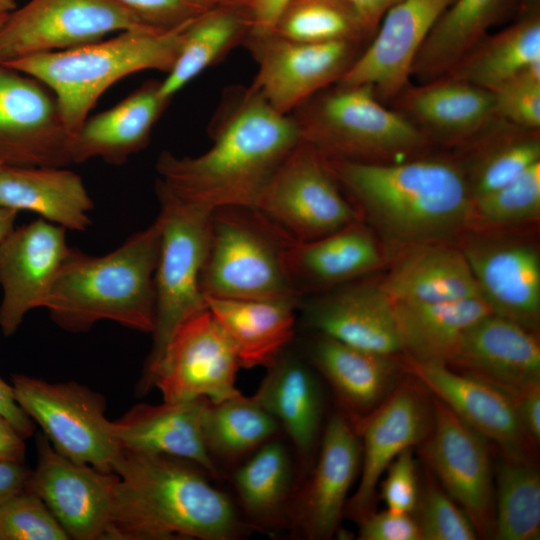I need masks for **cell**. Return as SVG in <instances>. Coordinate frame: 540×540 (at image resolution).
I'll return each instance as SVG.
<instances>
[{
	"label": "cell",
	"mask_w": 540,
	"mask_h": 540,
	"mask_svg": "<svg viewBox=\"0 0 540 540\" xmlns=\"http://www.w3.org/2000/svg\"><path fill=\"white\" fill-rule=\"evenodd\" d=\"M15 0H0V15L9 14L15 9Z\"/></svg>",
	"instance_id": "obj_58"
},
{
	"label": "cell",
	"mask_w": 540,
	"mask_h": 540,
	"mask_svg": "<svg viewBox=\"0 0 540 540\" xmlns=\"http://www.w3.org/2000/svg\"><path fill=\"white\" fill-rule=\"evenodd\" d=\"M521 8L524 14L536 11L540 0H521Z\"/></svg>",
	"instance_id": "obj_57"
},
{
	"label": "cell",
	"mask_w": 540,
	"mask_h": 540,
	"mask_svg": "<svg viewBox=\"0 0 540 540\" xmlns=\"http://www.w3.org/2000/svg\"><path fill=\"white\" fill-rule=\"evenodd\" d=\"M3 165H4V164L0 161V170H1V168L3 167Z\"/></svg>",
	"instance_id": "obj_61"
},
{
	"label": "cell",
	"mask_w": 540,
	"mask_h": 540,
	"mask_svg": "<svg viewBox=\"0 0 540 540\" xmlns=\"http://www.w3.org/2000/svg\"><path fill=\"white\" fill-rule=\"evenodd\" d=\"M359 524L360 540H422L420 527L413 513L389 509L372 511Z\"/></svg>",
	"instance_id": "obj_49"
},
{
	"label": "cell",
	"mask_w": 540,
	"mask_h": 540,
	"mask_svg": "<svg viewBox=\"0 0 540 540\" xmlns=\"http://www.w3.org/2000/svg\"><path fill=\"white\" fill-rule=\"evenodd\" d=\"M139 28L150 27L116 0H29L0 28V64Z\"/></svg>",
	"instance_id": "obj_12"
},
{
	"label": "cell",
	"mask_w": 540,
	"mask_h": 540,
	"mask_svg": "<svg viewBox=\"0 0 540 540\" xmlns=\"http://www.w3.org/2000/svg\"><path fill=\"white\" fill-rule=\"evenodd\" d=\"M250 32L247 7L216 5L192 20L174 66L160 82L159 92L172 97L210 66L245 41Z\"/></svg>",
	"instance_id": "obj_37"
},
{
	"label": "cell",
	"mask_w": 540,
	"mask_h": 540,
	"mask_svg": "<svg viewBox=\"0 0 540 540\" xmlns=\"http://www.w3.org/2000/svg\"><path fill=\"white\" fill-rule=\"evenodd\" d=\"M160 238L156 218L105 255L91 256L72 248L44 305L51 319L71 332L109 320L151 333Z\"/></svg>",
	"instance_id": "obj_4"
},
{
	"label": "cell",
	"mask_w": 540,
	"mask_h": 540,
	"mask_svg": "<svg viewBox=\"0 0 540 540\" xmlns=\"http://www.w3.org/2000/svg\"><path fill=\"white\" fill-rule=\"evenodd\" d=\"M513 393L540 383L538 333L490 313L461 336L448 364Z\"/></svg>",
	"instance_id": "obj_25"
},
{
	"label": "cell",
	"mask_w": 540,
	"mask_h": 540,
	"mask_svg": "<svg viewBox=\"0 0 540 540\" xmlns=\"http://www.w3.org/2000/svg\"><path fill=\"white\" fill-rule=\"evenodd\" d=\"M0 206L30 211L66 230L83 232L91 225L94 204L82 178L65 167L3 165Z\"/></svg>",
	"instance_id": "obj_31"
},
{
	"label": "cell",
	"mask_w": 540,
	"mask_h": 540,
	"mask_svg": "<svg viewBox=\"0 0 540 540\" xmlns=\"http://www.w3.org/2000/svg\"><path fill=\"white\" fill-rule=\"evenodd\" d=\"M72 251L66 229L38 218L0 240V329L13 335L25 315L44 308L52 285Z\"/></svg>",
	"instance_id": "obj_21"
},
{
	"label": "cell",
	"mask_w": 540,
	"mask_h": 540,
	"mask_svg": "<svg viewBox=\"0 0 540 540\" xmlns=\"http://www.w3.org/2000/svg\"><path fill=\"white\" fill-rule=\"evenodd\" d=\"M113 472V540H233L252 531L197 465L122 449Z\"/></svg>",
	"instance_id": "obj_3"
},
{
	"label": "cell",
	"mask_w": 540,
	"mask_h": 540,
	"mask_svg": "<svg viewBox=\"0 0 540 540\" xmlns=\"http://www.w3.org/2000/svg\"><path fill=\"white\" fill-rule=\"evenodd\" d=\"M115 481L114 472L73 461L40 438L28 489L44 501L70 539L111 540Z\"/></svg>",
	"instance_id": "obj_19"
},
{
	"label": "cell",
	"mask_w": 540,
	"mask_h": 540,
	"mask_svg": "<svg viewBox=\"0 0 540 540\" xmlns=\"http://www.w3.org/2000/svg\"><path fill=\"white\" fill-rule=\"evenodd\" d=\"M243 518L252 530L287 529L288 511L296 489L289 449L277 437L264 443L232 475Z\"/></svg>",
	"instance_id": "obj_34"
},
{
	"label": "cell",
	"mask_w": 540,
	"mask_h": 540,
	"mask_svg": "<svg viewBox=\"0 0 540 540\" xmlns=\"http://www.w3.org/2000/svg\"><path fill=\"white\" fill-rule=\"evenodd\" d=\"M306 326L347 345L395 356L402 352L392 303L379 280L353 281L302 306Z\"/></svg>",
	"instance_id": "obj_24"
},
{
	"label": "cell",
	"mask_w": 540,
	"mask_h": 540,
	"mask_svg": "<svg viewBox=\"0 0 540 540\" xmlns=\"http://www.w3.org/2000/svg\"><path fill=\"white\" fill-rule=\"evenodd\" d=\"M391 303L402 352L420 362L448 364L463 333L492 313L482 297L442 303Z\"/></svg>",
	"instance_id": "obj_35"
},
{
	"label": "cell",
	"mask_w": 540,
	"mask_h": 540,
	"mask_svg": "<svg viewBox=\"0 0 540 540\" xmlns=\"http://www.w3.org/2000/svg\"><path fill=\"white\" fill-rule=\"evenodd\" d=\"M491 312L538 333L540 252L502 230H470L457 243Z\"/></svg>",
	"instance_id": "obj_13"
},
{
	"label": "cell",
	"mask_w": 540,
	"mask_h": 540,
	"mask_svg": "<svg viewBox=\"0 0 540 540\" xmlns=\"http://www.w3.org/2000/svg\"><path fill=\"white\" fill-rule=\"evenodd\" d=\"M432 422V396L408 374L373 411L354 425L361 437L360 480L344 513L360 522L374 511L376 488L385 470L402 451L423 442Z\"/></svg>",
	"instance_id": "obj_15"
},
{
	"label": "cell",
	"mask_w": 540,
	"mask_h": 540,
	"mask_svg": "<svg viewBox=\"0 0 540 540\" xmlns=\"http://www.w3.org/2000/svg\"><path fill=\"white\" fill-rule=\"evenodd\" d=\"M385 473L381 483V496L386 508L395 512L414 513L421 487L412 448L397 455Z\"/></svg>",
	"instance_id": "obj_48"
},
{
	"label": "cell",
	"mask_w": 540,
	"mask_h": 540,
	"mask_svg": "<svg viewBox=\"0 0 540 540\" xmlns=\"http://www.w3.org/2000/svg\"><path fill=\"white\" fill-rule=\"evenodd\" d=\"M148 81L114 107L87 118L71 138L72 163L101 158L120 165L147 146L154 125L171 100Z\"/></svg>",
	"instance_id": "obj_30"
},
{
	"label": "cell",
	"mask_w": 540,
	"mask_h": 540,
	"mask_svg": "<svg viewBox=\"0 0 540 540\" xmlns=\"http://www.w3.org/2000/svg\"><path fill=\"white\" fill-rule=\"evenodd\" d=\"M540 216V162L518 178L473 199L471 230H504Z\"/></svg>",
	"instance_id": "obj_43"
},
{
	"label": "cell",
	"mask_w": 540,
	"mask_h": 540,
	"mask_svg": "<svg viewBox=\"0 0 540 540\" xmlns=\"http://www.w3.org/2000/svg\"><path fill=\"white\" fill-rule=\"evenodd\" d=\"M271 35L307 43H361L368 36L355 12L341 0H292Z\"/></svg>",
	"instance_id": "obj_41"
},
{
	"label": "cell",
	"mask_w": 540,
	"mask_h": 540,
	"mask_svg": "<svg viewBox=\"0 0 540 540\" xmlns=\"http://www.w3.org/2000/svg\"><path fill=\"white\" fill-rule=\"evenodd\" d=\"M0 414L3 415L24 437L32 435L34 425L32 419L17 403L12 385L0 377Z\"/></svg>",
	"instance_id": "obj_52"
},
{
	"label": "cell",
	"mask_w": 540,
	"mask_h": 540,
	"mask_svg": "<svg viewBox=\"0 0 540 540\" xmlns=\"http://www.w3.org/2000/svg\"><path fill=\"white\" fill-rule=\"evenodd\" d=\"M318 448L308 479L296 487L288 511L287 529L309 540L331 539L339 530L361 466L360 437L342 412L330 417Z\"/></svg>",
	"instance_id": "obj_17"
},
{
	"label": "cell",
	"mask_w": 540,
	"mask_h": 540,
	"mask_svg": "<svg viewBox=\"0 0 540 540\" xmlns=\"http://www.w3.org/2000/svg\"><path fill=\"white\" fill-rule=\"evenodd\" d=\"M360 43H307L270 35L246 46L258 63L250 85L275 110L288 115L337 83L358 55Z\"/></svg>",
	"instance_id": "obj_18"
},
{
	"label": "cell",
	"mask_w": 540,
	"mask_h": 540,
	"mask_svg": "<svg viewBox=\"0 0 540 540\" xmlns=\"http://www.w3.org/2000/svg\"><path fill=\"white\" fill-rule=\"evenodd\" d=\"M190 22L168 31H122L109 39L33 54L2 65L38 80L53 93L73 137L99 97L115 82L143 70L169 73Z\"/></svg>",
	"instance_id": "obj_5"
},
{
	"label": "cell",
	"mask_w": 540,
	"mask_h": 540,
	"mask_svg": "<svg viewBox=\"0 0 540 540\" xmlns=\"http://www.w3.org/2000/svg\"><path fill=\"white\" fill-rule=\"evenodd\" d=\"M291 2L292 0H251L247 7L250 16V32L245 45L270 36L282 13Z\"/></svg>",
	"instance_id": "obj_50"
},
{
	"label": "cell",
	"mask_w": 540,
	"mask_h": 540,
	"mask_svg": "<svg viewBox=\"0 0 540 540\" xmlns=\"http://www.w3.org/2000/svg\"><path fill=\"white\" fill-rule=\"evenodd\" d=\"M31 472L23 463L0 461V504L28 489Z\"/></svg>",
	"instance_id": "obj_53"
},
{
	"label": "cell",
	"mask_w": 540,
	"mask_h": 540,
	"mask_svg": "<svg viewBox=\"0 0 540 540\" xmlns=\"http://www.w3.org/2000/svg\"><path fill=\"white\" fill-rule=\"evenodd\" d=\"M7 16H8V14H1L0 15V28L3 25V23L5 22Z\"/></svg>",
	"instance_id": "obj_60"
},
{
	"label": "cell",
	"mask_w": 540,
	"mask_h": 540,
	"mask_svg": "<svg viewBox=\"0 0 540 540\" xmlns=\"http://www.w3.org/2000/svg\"><path fill=\"white\" fill-rule=\"evenodd\" d=\"M391 302L442 303L481 297L470 266L457 244L428 243L396 252L379 280Z\"/></svg>",
	"instance_id": "obj_28"
},
{
	"label": "cell",
	"mask_w": 540,
	"mask_h": 540,
	"mask_svg": "<svg viewBox=\"0 0 540 540\" xmlns=\"http://www.w3.org/2000/svg\"><path fill=\"white\" fill-rule=\"evenodd\" d=\"M384 247L359 218L326 236L292 239L283 251V266L295 294L332 290L380 269Z\"/></svg>",
	"instance_id": "obj_23"
},
{
	"label": "cell",
	"mask_w": 540,
	"mask_h": 540,
	"mask_svg": "<svg viewBox=\"0 0 540 540\" xmlns=\"http://www.w3.org/2000/svg\"><path fill=\"white\" fill-rule=\"evenodd\" d=\"M161 238L155 271L153 344L142 379L159 362L177 327L207 309L201 274L207 257L212 212L185 203L156 183Z\"/></svg>",
	"instance_id": "obj_8"
},
{
	"label": "cell",
	"mask_w": 540,
	"mask_h": 540,
	"mask_svg": "<svg viewBox=\"0 0 540 540\" xmlns=\"http://www.w3.org/2000/svg\"><path fill=\"white\" fill-rule=\"evenodd\" d=\"M402 369L469 427L499 446L505 457L530 460L535 445L510 392L444 363L420 362L406 356Z\"/></svg>",
	"instance_id": "obj_20"
},
{
	"label": "cell",
	"mask_w": 540,
	"mask_h": 540,
	"mask_svg": "<svg viewBox=\"0 0 540 540\" xmlns=\"http://www.w3.org/2000/svg\"><path fill=\"white\" fill-rule=\"evenodd\" d=\"M205 300L231 340L241 368H267L294 339L296 309L301 301L215 297Z\"/></svg>",
	"instance_id": "obj_32"
},
{
	"label": "cell",
	"mask_w": 540,
	"mask_h": 540,
	"mask_svg": "<svg viewBox=\"0 0 540 540\" xmlns=\"http://www.w3.org/2000/svg\"><path fill=\"white\" fill-rule=\"evenodd\" d=\"M309 362L327 380L353 426L396 386L399 367L394 356L358 349L322 334L309 347Z\"/></svg>",
	"instance_id": "obj_29"
},
{
	"label": "cell",
	"mask_w": 540,
	"mask_h": 540,
	"mask_svg": "<svg viewBox=\"0 0 540 540\" xmlns=\"http://www.w3.org/2000/svg\"><path fill=\"white\" fill-rule=\"evenodd\" d=\"M212 145L195 157L163 151L157 183L179 200L213 212L254 208L276 169L301 141L292 117L275 110L250 85L233 86L209 125Z\"/></svg>",
	"instance_id": "obj_1"
},
{
	"label": "cell",
	"mask_w": 540,
	"mask_h": 540,
	"mask_svg": "<svg viewBox=\"0 0 540 540\" xmlns=\"http://www.w3.org/2000/svg\"><path fill=\"white\" fill-rule=\"evenodd\" d=\"M357 15L368 35L379 26L386 12L401 0H341Z\"/></svg>",
	"instance_id": "obj_54"
},
{
	"label": "cell",
	"mask_w": 540,
	"mask_h": 540,
	"mask_svg": "<svg viewBox=\"0 0 540 540\" xmlns=\"http://www.w3.org/2000/svg\"><path fill=\"white\" fill-rule=\"evenodd\" d=\"M44 501L26 489L0 504V540H67Z\"/></svg>",
	"instance_id": "obj_45"
},
{
	"label": "cell",
	"mask_w": 540,
	"mask_h": 540,
	"mask_svg": "<svg viewBox=\"0 0 540 540\" xmlns=\"http://www.w3.org/2000/svg\"><path fill=\"white\" fill-rule=\"evenodd\" d=\"M210 401L205 398L159 405L140 403L112 421V431L124 450L161 454L187 460L210 477L220 471L205 439V418Z\"/></svg>",
	"instance_id": "obj_26"
},
{
	"label": "cell",
	"mask_w": 540,
	"mask_h": 540,
	"mask_svg": "<svg viewBox=\"0 0 540 540\" xmlns=\"http://www.w3.org/2000/svg\"><path fill=\"white\" fill-rule=\"evenodd\" d=\"M208 451L217 460L235 463L275 438L281 427L254 398L242 393L219 403H209L205 418Z\"/></svg>",
	"instance_id": "obj_39"
},
{
	"label": "cell",
	"mask_w": 540,
	"mask_h": 540,
	"mask_svg": "<svg viewBox=\"0 0 540 540\" xmlns=\"http://www.w3.org/2000/svg\"><path fill=\"white\" fill-rule=\"evenodd\" d=\"M240 368L231 340L207 308L177 327L139 391L156 387L165 402L219 403L241 394L235 385Z\"/></svg>",
	"instance_id": "obj_11"
},
{
	"label": "cell",
	"mask_w": 540,
	"mask_h": 540,
	"mask_svg": "<svg viewBox=\"0 0 540 540\" xmlns=\"http://www.w3.org/2000/svg\"><path fill=\"white\" fill-rule=\"evenodd\" d=\"M254 398L290 439L301 467L309 470L319 447L324 399L312 368L287 348L270 366Z\"/></svg>",
	"instance_id": "obj_27"
},
{
	"label": "cell",
	"mask_w": 540,
	"mask_h": 540,
	"mask_svg": "<svg viewBox=\"0 0 540 540\" xmlns=\"http://www.w3.org/2000/svg\"><path fill=\"white\" fill-rule=\"evenodd\" d=\"M538 60L540 16L536 10L498 33L483 37L446 76L493 91Z\"/></svg>",
	"instance_id": "obj_38"
},
{
	"label": "cell",
	"mask_w": 540,
	"mask_h": 540,
	"mask_svg": "<svg viewBox=\"0 0 540 540\" xmlns=\"http://www.w3.org/2000/svg\"><path fill=\"white\" fill-rule=\"evenodd\" d=\"M292 239L255 208L214 210L201 274L204 296L301 301L283 266V251Z\"/></svg>",
	"instance_id": "obj_7"
},
{
	"label": "cell",
	"mask_w": 540,
	"mask_h": 540,
	"mask_svg": "<svg viewBox=\"0 0 540 540\" xmlns=\"http://www.w3.org/2000/svg\"><path fill=\"white\" fill-rule=\"evenodd\" d=\"M220 5L248 7L251 0H216Z\"/></svg>",
	"instance_id": "obj_59"
},
{
	"label": "cell",
	"mask_w": 540,
	"mask_h": 540,
	"mask_svg": "<svg viewBox=\"0 0 540 540\" xmlns=\"http://www.w3.org/2000/svg\"><path fill=\"white\" fill-rule=\"evenodd\" d=\"M289 115L300 140L328 159L391 162L419 152L427 143L426 134L384 107L369 85L325 88Z\"/></svg>",
	"instance_id": "obj_6"
},
{
	"label": "cell",
	"mask_w": 540,
	"mask_h": 540,
	"mask_svg": "<svg viewBox=\"0 0 540 540\" xmlns=\"http://www.w3.org/2000/svg\"><path fill=\"white\" fill-rule=\"evenodd\" d=\"M405 92V110L421 131L448 142L472 138L497 118L493 93L464 80L446 76Z\"/></svg>",
	"instance_id": "obj_33"
},
{
	"label": "cell",
	"mask_w": 540,
	"mask_h": 540,
	"mask_svg": "<svg viewBox=\"0 0 540 540\" xmlns=\"http://www.w3.org/2000/svg\"><path fill=\"white\" fill-rule=\"evenodd\" d=\"M144 25L161 31L178 28L218 4L216 0H116Z\"/></svg>",
	"instance_id": "obj_47"
},
{
	"label": "cell",
	"mask_w": 540,
	"mask_h": 540,
	"mask_svg": "<svg viewBox=\"0 0 540 540\" xmlns=\"http://www.w3.org/2000/svg\"><path fill=\"white\" fill-rule=\"evenodd\" d=\"M432 404V427L420 444L421 455L478 536L489 538L494 531V488L486 439L434 396Z\"/></svg>",
	"instance_id": "obj_14"
},
{
	"label": "cell",
	"mask_w": 540,
	"mask_h": 540,
	"mask_svg": "<svg viewBox=\"0 0 540 540\" xmlns=\"http://www.w3.org/2000/svg\"><path fill=\"white\" fill-rule=\"evenodd\" d=\"M453 1H399L386 12L373 41L336 84L369 85L385 98L400 94L407 87L419 49Z\"/></svg>",
	"instance_id": "obj_22"
},
{
	"label": "cell",
	"mask_w": 540,
	"mask_h": 540,
	"mask_svg": "<svg viewBox=\"0 0 540 540\" xmlns=\"http://www.w3.org/2000/svg\"><path fill=\"white\" fill-rule=\"evenodd\" d=\"M71 135L53 93L0 64V161L9 166L66 167Z\"/></svg>",
	"instance_id": "obj_16"
},
{
	"label": "cell",
	"mask_w": 540,
	"mask_h": 540,
	"mask_svg": "<svg viewBox=\"0 0 540 540\" xmlns=\"http://www.w3.org/2000/svg\"><path fill=\"white\" fill-rule=\"evenodd\" d=\"M540 162V139L534 130L517 127L493 141L467 174L473 199L518 178Z\"/></svg>",
	"instance_id": "obj_42"
},
{
	"label": "cell",
	"mask_w": 540,
	"mask_h": 540,
	"mask_svg": "<svg viewBox=\"0 0 540 540\" xmlns=\"http://www.w3.org/2000/svg\"><path fill=\"white\" fill-rule=\"evenodd\" d=\"M12 387L17 403L59 453L113 472L122 448L100 394L78 383H50L21 374L13 376Z\"/></svg>",
	"instance_id": "obj_9"
},
{
	"label": "cell",
	"mask_w": 540,
	"mask_h": 540,
	"mask_svg": "<svg viewBox=\"0 0 540 540\" xmlns=\"http://www.w3.org/2000/svg\"><path fill=\"white\" fill-rule=\"evenodd\" d=\"M24 437L0 414V461L23 463Z\"/></svg>",
	"instance_id": "obj_55"
},
{
	"label": "cell",
	"mask_w": 540,
	"mask_h": 540,
	"mask_svg": "<svg viewBox=\"0 0 540 540\" xmlns=\"http://www.w3.org/2000/svg\"><path fill=\"white\" fill-rule=\"evenodd\" d=\"M496 116L516 127H540V60L491 91Z\"/></svg>",
	"instance_id": "obj_46"
},
{
	"label": "cell",
	"mask_w": 540,
	"mask_h": 540,
	"mask_svg": "<svg viewBox=\"0 0 540 540\" xmlns=\"http://www.w3.org/2000/svg\"><path fill=\"white\" fill-rule=\"evenodd\" d=\"M510 0H454L421 48L411 76L427 83L446 76L500 18Z\"/></svg>",
	"instance_id": "obj_36"
},
{
	"label": "cell",
	"mask_w": 540,
	"mask_h": 540,
	"mask_svg": "<svg viewBox=\"0 0 540 540\" xmlns=\"http://www.w3.org/2000/svg\"><path fill=\"white\" fill-rule=\"evenodd\" d=\"M17 211L0 206V240L7 236L15 227Z\"/></svg>",
	"instance_id": "obj_56"
},
{
	"label": "cell",
	"mask_w": 540,
	"mask_h": 540,
	"mask_svg": "<svg viewBox=\"0 0 540 540\" xmlns=\"http://www.w3.org/2000/svg\"><path fill=\"white\" fill-rule=\"evenodd\" d=\"M493 537L540 538V474L530 460L505 457L497 471Z\"/></svg>",
	"instance_id": "obj_40"
},
{
	"label": "cell",
	"mask_w": 540,
	"mask_h": 540,
	"mask_svg": "<svg viewBox=\"0 0 540 540\" xmlns=\"http://www.w3.org/2000/svg\"><path fill=\"white\" fill-rule=\"evenodd\" d=\"M524 429L536 446L540 441V383L511 393Z\"/></svg>",
	"instance_id": "obj_51"
},
{
	"label": "cell",
	"mask_w": 540,
	"mask_h": 540,
	"mask_svg": "<svg viewBox=\"0 0 540 540\" xmlns=\"http://www.w3.org/2000/svg\"><path fill=\"white\" fill-rule=\"evenodd\" d=\"M420 490L417 522L422 540H475L478 533L463 509L427 473Z\"/></svg>",
	"instance_id": "obj_44"
},
{
	"label": "cell",
	"mask_w": 540,
	"mask_h": 540,
	"mask_svg": "<svg viewBox=\"0 0 540 540\" xmlns=\"http://www.w3.org/2000/svg\"><path fill=\"white\" fill-rule=\"evenodd\" d=\"M254 208L296 241L326 236L360 218L324 156L303 141L276 169Z\"/></svg>",
	"instance_id": "obj_10"
},
{
	"label": "cell",
	"mask_w": 540,
	"mask_h": 540,
	"mask_svg": "<svg viewBox=\"0 0 540 540\" xmlns=\"http://www.w3.org/2000/svg\"><path fill=\"white\" fill-rule=\"evenodd\" d=\"M325 161L360 218L396 252L420 244H457L472 229L467 173L454 161Z\"/></svg>",
	"instance_id": "obj_2"
}]
</instances>
